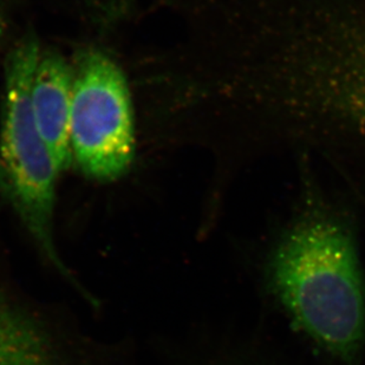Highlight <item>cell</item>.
<instances>
[{
  "label": "cell",
  "mask_w": 365,
  "mask_h": 365,
  "mask_svg": "<svg viewBox=\"0 0 365 365\" xmlns=\"http://www.w3.org/2000/svg\"><path fill=\"white\" fill-rule=\"evenodd\" d=\"M70 142L81 172L100 182L120 179L134 160V121L127 80L118 64L100 50H86L77 58Z\"/></svg>",
  "instance_id": "cell-3"
},
{
  "label": "cell",
  "mask_w": 365,
  "mask_h": 365,
  "mask_svg": "<svg viewBox=\"0 0 365 365\" xmlns=\"http://www.w3.org/2000/svg\"><path fill=\"white\" fill-rule=\"evenodd\" d=\"M39 45L26 36L10 52L5 71L0 129V190L46 265L90 307L100 302L63 258L56 240V181L58 169L32 113L31 84Z\"/></svg>",
  "instance_id": "cell-2"
},
{
  "label": "cell",
  "mask_w": 365,
  "mask_h": 365,
  "mask_svg": "<svg viewBox=\"0 0 365 365\" xmlns=\"http://www.w3.org/2000/svg\"><path fill=\"white\" fill-rule=\"evenodd\" d=\"M73 70L53 51L39 56L31 84V106L36 125L51 153L58 172L73 161L70 121Z\"/></svg>",
  "instance_id": "cell-5"
},
{
  "label": "cell",
  "mask_w": 365,
  "mask_h": 365,
  "mask_svg": "<svg viewBox=\"0 0 365 365\" xmlns=\"http://www.w3.org/2000/svg\"><path fill=\"white\" fill-rule=\"evenodd\" d=\"M269 280L293 323L351 359L365 341V280L351 232L323 214L304 217L273 248Z\"/></svg>",
  "instance_id": "cell-1"
},
{
  "label": "cell",
  "mask_w": 365,
  "mask_h": 365,
  "mask_svg": "<svg viewBox=\"0 0 365 365\" xmlns=\"http://www.w3.org/2000/svg\"><path fill=\"white\" fill-rule=\"evenodd\" d=\"M0 365H130L122 341L93 334L21 282H0Z\"/></svg>",
  "instance_id": "cell-4"
},
{
  "label": "cell",
  "mask_w": 365,
  "mask_h": 365,
  "mask_svg": "<svg viewBox=\"0 0 365 365\" xmlns=\"http://www.w3.org/2000/svg\"><path fill=\"white\" fill-rule=\"evenodd\" d=\"M5 28H6V25H5V21H4L3 14L0 11V37L3 36Z\"/></svg>",
  "instance_id": "cell-6"
}]
</instances>
